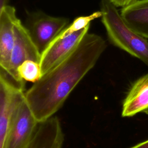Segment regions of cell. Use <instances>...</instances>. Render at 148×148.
Segmentation results:
<instances>
[{
    "label": "cell",
    "mask_w": 148,
    "mask_h": 148,
    "mask_svg": "<svg viewBox=\"0 0 148 148\" xmlns=\"http://www.w3.org/2000/svg\"><path fill=\"white\" fill-rule=\"evenodd\" d=\"M90 26L69 35L58 36L42 53L40 66L42 76L69 55L78 46L84 36L88 33Z\"/></svg>",
    "instance_id": "cell-7"
},
{
    "label": "cell",
    "mask_w": 148,
    "mask_h": 148,
    "mask_svg": "<svg viewBox=\"0 0 148 148\" xmlns=\"http://www.w3.org/2000/svg\"><path fill=\"white\" fill-rule=\"evenodd\" d=\"M18 75L20 79L25 82H36L41 77L40 63L33 60H26L18 67Z\"/></svg>",
    "instance_id": "cell-12"
},
{
    "label": "cell",
    "mask_w": 148,
    "mask_h": 148,
    "mask_svg": "<svg viewBox=\"0 0 148 148\" xmlns=\"http://www.w3.org/2000/svg\"><path fill=\"white\" fill-rule=\"evenodd\" d=\"M18 18L15 8L6 6L0 16V68L7 72L14 43L15 24Z\"/></svg>",
    "instance_id": "cell-8"
},
{
    "label": "cell",
    "mask_w": 148,
    "mask_h": 148,
    "mask_svg": "<svg viewBox=\"0 0 148 148\" xmlns=\"http://www.w3.org/2000/svg\"><path fill=\"white\" fill-rule=\"evenodd\" d=\"M130 148H148V139L139 143Z\"/></svg>",
    "instance_id": "cell-14"
},
{
    "label": "cell",
    "mask_w": 148,
    "mask_h": 148,
    "mask_svg": "<svg viewBox=\"0 0 148 148\" xmlns=\"http://www.w3.org/2000/svg\"><path fill=\"white\" fill-rule=\"evenodd\" d=\"M0 70H1V68H0Z\"/></svg>",
    "instance_id": "cell-16"
},
{
    "label": "cell",
    "mask_w": 148,
    "mask_h": 148,
    "mask_svg": "<svg viewBox=\"0 0 148 148\" xmlns=\"http://www.w3.org/2000/svg\"><path fill=\"white\" fill-rule=\"evenodd\" d=\"M106 46L101 36L86 34L69 55L25 91V99L39 123L53 116L61 108Z\"/></svg>",
    "instance_id": "cell-1"
},
{
    "label": "cell",
    "mask_w": 148,
    "mask_h": 148,
    "mask_svg": "<svg viewBox=\"0 0 148 148\" xmlns=\"http://www.w3.org/2000/svg\"><path fill=\"white\" fill-rule=\"evenodd\" d=\"M64 135L60 120L52 116L40 122L31 142L25 148H62Z\"/></svg>",
    "instance_id": "cell-9"
},
{
    "label": "cell",
    "mask_w": 148,
    "mask_h": 148,
    "mask_svg": "<svg viewBox=\"0 0 148 148\" xmlns=\"http://www.w3.org/2000/svg\"><path fill=\"white\" fill-rule=\"evenodd\" d=\"M100 11L109 42L148 65L147 39L127 26L117 7L109 0H101Z\"/></svg>",
    "instance_id": "cell-2"
},
{
    "label": "cell",
    "mask_w": 148,
    "mask_h": 148,
    "mask_svg": "<svg viewBox=\"0 0 148 148\" xmlns=\"http://www.w3.org/2000/svg\"><path fill=\"white\" fill-rule=\"evenodd\" d=\"M138 113L148 114V73L132 84L123 102L122 117H132Z\"/></svg>",
    "instance_id": "cell-10"
},
{
    "label": "cell",
    "mask_w": 148,
    "mask_h": 148,
    "mask_svg": "<svg viewBox=\"0 0 148 148\" xmlns=\"http://www.w3.org/2000/svg\"><path fill=\"white\" fill-rule=\"evenodd\" d=\"M120 15L130 28L148 39V0H137L123 8Z\"/></svg>",
    "instance_id": "cell-11"
},
{
    "label": "cell",
    "mask_w": 148,
    "mask_h": 148,
    "mask_svg": "<svg viewBox=\"0 0 148 148\" xmlns=\"http://www.w3.org/2000/svg\"><path fill=\"white\" fill-rule=\"evenodd\" d=\"M115 6L124 8L127 6L137 0H109Z\"/></svg>",
    "instance_id": "cell-13"
},
{
    "label": "cell",
    "mask_w": 148,
    "mask_h": 148,
    "mask_svg": "<svg viewBox=\"0 0 148 148\" xmlns=\"http://www.w3.org/2000/svg\"><path fill=\"white\" fill-rule=\"evenodd\" d=\"M14 34V46L9 68L6 73L17 84L24 88L25 82L22 81L18 76L17 72L18 67L26 60H33L40 62L41 54L32 40L24 25L19 19L15 24Z\"/></svg>",
    "instance_id": "cell-5"
},
{
    "label": "cell",
    "mask_w": 148,
    "mask_h": 148,
    "mask_svg": "<svg viewBox=\"0 0 148 148\" xmlns=\"http://www.w3.org/2000/svg\"><path fill=\"white\" fill-rule=\"evenodd\" d=\"M10 0H0V16L1 15V13L2 12V10L3 9V8L8 5L9 2Z\"/></svg>",
    "instance_id": "cell-15"
},
{
    "label": "cell",
    "mask_w": 148,
    "mask_h": 148,
    "mask_svg": "<svg viewBox=\"0 0 148 148\" xmlns=\"http://www.w3.org/2000/svg\"><path fill=\"white\" fill-rule=\"evenodd\" d=\"M25 88L20 87L0 70V148H5L13 109L24 96Z\"/></svg>",
    "instance_id": "cell-6"
},
{
    "label": "cell",
    "mask_w": 148,
    "mask_h": 148,
    "mask_svg": "<svg viewBox=\"0 0 148 148\" xmlns=\"http://www.w3.org/2000/svg\"><path fill=\"white\" fill-rule=\"evenodd\" d=\"M39 123L24 95L13 109L5 148H25L33 138Z\"/></svg>",
    "instance_id": "cell-3"
},
{
    "label": "cell",
    "mask_w": 148,
    "mask_h": 148,
    "mask_svg": "<svg viewBox=\"0 0 148 148\" xmlns=\"http://www.w3.org/2000/svg\"><path fill=\"white\" fill-rule=\"evenodd\" d=\"M68 24L69 19L67 18L54 17L39 11L28 14L24 26L42 54Z\"/></svg>",
    "instance_id": "cell-4"
}]
</instances>
